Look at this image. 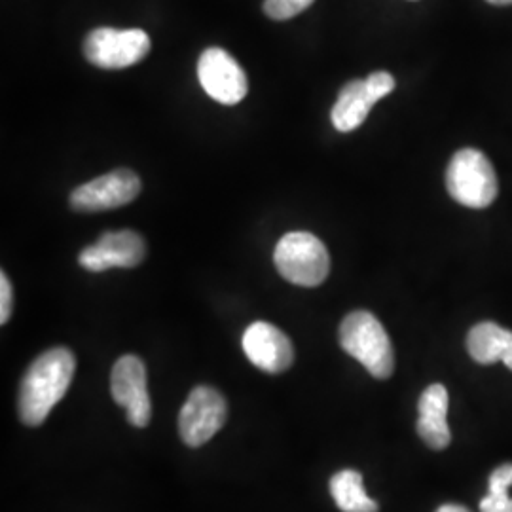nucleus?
Returning <instances> with one entry per match:
<instances>
[{
    "mask_svg": "<svg viewBox=\"0 0 512 512\" xmlns=\"http://www.w3.org/2000/svg\"><path fill=\"white\" fill-rule=\"evenodd\" d=\"M76 359L67 348L44 351L27 368L19 385V418L29 425H42L55 404L59 403L73 382Z\"/></svg>",
    "mask_w": 512,
    "mask_h": 512,
    "instance_id": "nucleus-1",
    "label": "nucleus"
},
{
    "mask_svg": "<svg viewBox=\"0 0 512 512\" xmlns=\"http://www.w3.org/2000/svg\"><path fill=\"white\" fill-rule=\"evenodd\" d=\"M340 346L366 370L387 380L395 370V353L384 325L370 311H351L340 325Z\"/></svg>",
    "mask_w": 512,
    "mask_h": 512,
    "instance_id": "nucleus-2",
    "label": "nucleus"
},
{
    "mask_svg": "<svg viewBox=\"0 0 512 512\" xmlns=\"http://www.w3.org/2000/svg\"><path fill=\"white\" fill-rule=\"evenodd\" d=\"M446 188L456 202L471 209H486L499 194L494 165L476 148L454 154L446 169Z\"/></svg>",
    "mask_w": 512,
    "mask_h": 512,
    "instance_id": "nucleus-3",
    "label": "nucleus"
},
{
    "mask_svg": "<svg viewBox=\"0 0 512 512\" xmlns=\"http://www.w3.org/2000/svg\"><path fill=\"white\" fill-rule=\"evenodd\" d=\"M274 262L279 274L300 287H319L330 274L329 251L310 232H291L279 239Z\"/></svg>",
    "mask_w": 512,
    "mask_h": 512,
    "instance_id": "nucleus-4",
    "label": "nucleus"
},
{
    "mask_svg": "<svg viewBox=\"0 0 512 512\" xmlns=\"http://www.w3.org/2000/svg\"><path fill=\"white\" fill-rule=\"evenodd\" d=\"M150 52V37L143 29L99 27L84 40L86 59L99 69H128Z\"/></svg>",
    "mask_w": 512,
    "mask_h": 512,
    "instance_id": "nucleus-5",
    "label": "nucleus"
},
{
    "mask_svg": "<svg viewBox=\"0 0 512 512\" xmlns=\"http://www.w3.org/2000/svg\"><path fill=\"white\" fill-rule=\"evenodd\" d=\"M228 404L217 389L196 387L179 414V433L184 444L198 448L213 439L226 423Z\"/></svg>",
    "mask_w": 512,
    "mask_h": 512,
    "instance_id": "nucleus-6",
    "label": "nucleus"
},
{
    "mask_svg": "<svg viewBox=\"0 0 512 512\" xmlns=\"http://www.w3.org/2000/svg\"><path fill=\"white\" fill-rule=\"evenodd\" d=\"M110 395L126 410L128 421L133 427H147L152 418L147 366L137 355H124L112 366Z\"/></svg>",
    "mask_w": 512,
    "mask_h": 512,
    "instance_id": "nucleus-7",
    "label": "nucleus"
},
{
    "mask_svg": "<svg viewBox=\"0 0 512 512\" xmlns=\"http://www.w3.org/2000/svg\"><path fill=\"white\" fill-rule=\"evenodd\" d=\"M198 78L203 92L220 105H238L249 92L247 74L222 48H207L200 55Z\"/></svg>",
    "mask_w": 512,
    "mask_h": 512,
    "instance_id": "nucleus-8",
    "label": "nucleus"
},
{
    "mask_svg": "<svg viewBox=\"0 0 512 512\" xmlns=\"http://www.w3.org/2000/svg\"><path fill=\"white\" fill-rule=\"evenodd\" d=\"M141 194V179L129 169H116L90 183L82 184L71 194V207L82 213H97L124 207Z\"/></svg>",
    "mask_w": 512,
    "mask_h": 512,
    "instance_id": "nucleus-9",
    "label": "nucleus"
},
{
    "mask_svg": "<svg viewBox=\"0 0 512 512\" xmlns=\"http://www.w3.org/2000/svg\"><path fill=\"white\" fill-rule=\"evenodd\" d=\"M147 256V245L133 230L107 232L93 245L82 249L78 262L88 272H107L110 268H135Z\"/></svg>",
    "mask_w": 512,
    "mask_h": 512,
    "instance_id": "nucleus-10",
    "label": "nucleus"
},
{
    "mask_svg": "<svg viewBox=\"0 0 512 512\" xmlns=\"http://www.w3.org/2000/svg\"><path fill=\"white\" fill-rule=\"evenodd\" d=\"M243 351L260 370L281 374L294 363L293 342L272 323L256 321L243 334Z\"/></svg>",
    "mask_w": 512,
    "mask_h": 512,
    "instance_id": "nucleus-11",
    "label": "nucleus"
},
{
    "mask_svg": "<svg viewBox=\"0 0 512 512\" xmlns=\"http://www.w3.org/2000/svg\"><path fill=\"white\" fill-rule=\"evenodd\" d=\"M420 420L416 423V431L421 440L433 448L444 450L452 442V433L448 427V391L440 384L429 385L421 393L418 403Z\"/></svg>",
    "mask_w": 512,
    "mask_h": 512,
    "instance_id": "nucleus-12",
    "label": "nucleus"
},
{
    "mask_svg": "<svg viewBox=\"0 0 512 512\" xmlns=\"http://www.w3.org/2000/svg\"><path fill=\"white\" fill-rule=\"evenodd\" d=\"M467 349L478 365L503 361L512 370V330L503 329L492 321L478 323L467 334Z\"/></svg>",
    "mask_w": 512,
    "mask_h": 512,
    "instance_id": "nucleus-13",
    "label": "nucleus"
},
{
    "mask_svg": "<svg viewBox=\"0 0 512 512\" xmlns=\"http://www.w3.org/2000/svg\"><path fill=\"white\" fill-rule=\"evenodd\" d=\"M374 105L376 101L366 90L365 80H351L342 88L336 105L332 107V126L342 133L361 128Z\"/></svg>",
    "mask_w": 512,
    "mask_h": 512,
    "instance_id": "nucleus-14",
    "label": "nucleus"
},
{
    "mask_svg": "<svg viewBox=\"0 0 512 512\" xmlns=\"http://www.w3.org/2000/svg\"><path fill=\"white\" fill-rule=\"evenodd\" d=\"M330 494L342 512H378V503L368 497L359 471L346 469L330 478Z\"/></svg>",
    "mask_w": 512,
    "mask_h": 512,
    "instance_id": "nucleus-15",
    "label": "nucleus"
},
{
    "mask_svg": "<svg viewBox=\"0 0 512 512\" xmlns=\"http://www.w3.org/2000/svg\"><path fill=\"white\" fill-rule=\"evenodd\" d=\"M315 0H264V14L275 21H287L304 10H308Z\"/></svg>",
    "mask_w": 512,
    "mask_h": 512,
    "instance_id": "nucleus-16",
    "label": "nucleus"
},
{
    "mask_svg": "<svg viewBox=\"0 0 512 512\" xmlns=\"http://www.w3.org/2000/svg\"><path fill=\"white\" fill-rule=\"evenodd\" d=\"M366 90L372 95V99L378 103L382 97L389 95V93L395 90V78L385 71H378V73H372L365 80Z\"/></svg>",
    "mask_w": 512,
    "mask_h": 512,
    "instance_id": "nucleus-17",
    "label": "nucleus"
},
{
    "mask_svg": "<svg viewBox=\"0 0 512 512\" xmlns=\"http://www.w3.org/2000/svg\"><path fill=\"white\" fill-rule=\"evenodd\" d=\"M12 306H14V293H12V283L8 275L0 274V323L6 325L12 315Z\"/></svg>",
    "mask_w": 512,
    "mask_h": 512,
    "instance_id": "nucleus-18",
    "label": "nucleus"
},
{
    "mask_svg": "<svg viewBox=\"0 0 512 512\" xmlns=\"http://www.w3.org/2000/svg\"><path fill=\"white\" fill-rule=\"evenodd\" d=\"M512 486V463H505L501 467H497L494 473L490 475V484H488V492L494 494H505L509 492Z\"/></svg>",
    "mask_w": 512,
    "mask_h": 512,
    "instance_id": "nucleus-19",
    "label": "nucleus"
},
{
    "mask_svg": "<svg viewBox=\"0 0 512 512\" xmlns=\"http://www.w3.org/2000/svg\"><path fill=\"white\" fill-rule=\"evenodd\" d=\"M480 512H512L511 495L509 492L505 494L488 492V495L480 501Z\"/></svg>",
    "mask_w": 512,
    "mask_h": 512,
    "instance_id": "nucleus-20",
    "label": "nucleus"
},
{
    "mask_svg": "<svg viewBox=\"0 0 512 512\" xmlns=\"http://www.w3.org/2000/svg\"><path fill=\"white\" fill-rule=\"evenodd\" d=\"M437 512H471L469 509H465V507H461V505H454V503H450V505H442L440 509H437Z\"/></svg>",
    "mask_w": 512,
    "mask_h": 512,
    "instance_id": "nucleus-21",
    "label": "nucleus"
},
{
    "mask_svg": "<svg viewBox=\"0 0 512 512\" xmlns=\"http://www.w3.org/2000/svg\"><path fill=\"white\" fill-rule=\"evenodd\" d=\"M490 4H497V6H507V4H512V0H488Z\"/></svg>",
    "mask_w": 512,
    "mask_h": 512,
    "instance_id": "nucleus-22",
    "label": "nucleus"
}]
</instances>
